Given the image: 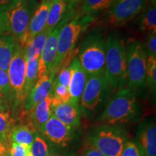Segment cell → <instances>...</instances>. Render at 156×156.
<instances>
[{"label":"cell","instance_id":"7a4b0ae2","mask_svg":"<svg viewBox=\"0 0 156 156\" xmlns=\"http://www.w3.org/2000/svg\"><path fill=\"white\" fill-rule=\"evenodd\" d=\"M140 111L136 93L127 87L118 90L109 99L98 122L107 125H116L132 122Z\"/></svg>","mask_w":156,"mask_h":156},{"label":"cell","instance_id":"52a82bcc","mask_svg":"<svg viewBox=\"0 0 156 156\" xmlns=\"http://www.w3.org/2000/svg\"><path fill=\"white\" fill-rule=\"evenodd\" d=\"M114 90L104 76L87 77L80 102L81 110L87 116H92L101 104L106 102Z\"/></svg>","mask_w":156,"mask_h":156},{"label":"cell","instance_id":"ba28073f","mask_svg":"<svg viewBox=\"0 0 156 156\" xmlns=\"http://www.w3.org/2000/svg\"><path fill=\"white\" fill-rule=\"evenodd\" d=\"M149 0H113L106 10L103 23L117 28L122 26L140 14L148 5Z\"/></svg>","mask_w":156,"mask_h":156},{"label":"cell","instance_id":"b9f144b4","mask_svg":"<svg viewBox=\"0 0 156 156\" xmlns=\"http://www.w3.org/2000/svg\"><path fill=\"white\" fill-rule=\"evenodd\" d=\"M66 2H70V3H73V2H75L78 1V0H64Z\"/></svg>","mask_w":156,"mask_h":156},{"label":"cell","instance_id":"f546056e","mask_svg":"<svg viewBox=\"0 0 156 156\" xmlns=\"http://www.w3.org/2000/svg\"><path fill=\"white\" fill-rule=\"evenodd\" d=\"M58 72L59 73H58L57 77L54 78V82L57 85L69 87L70 77H71V69H70L69 64L67 67L62 68Z\"/></svg>","mask_w":156,"mask_h":156},{"label":"cell","instance_id":"f35d334b","mask_svg":"<svg viewBox=\"0 0 156 156\" xmlns=\"http://www.w3.org/2000/svg\"><path fill=\"white\" fill-rule=\"evenodd\" d=\"M5 99L6 98L5 95L0 92V112H3L4 108H5Z\"/></svg>","mask_w":156,"mask_h":156},{"label":"cell","instance_id":"ac0fdd59","mask_svg":"<svg viewBox=\"0 0 156 156\" xmlns=\"http://www.w3.org/2000/svg\"><path fill=\"white\" fill-rule=\"evenodd\" d=\"M51 108L54 116L72 130L79 127L81 117L80 106L69 101L51 106Z\"/></svg>","mask_w":156,"mask_h":156},{"label":"cell","instance_id":"60d3db41","mask_svg":"<svg viewBox=\"0 0 156 156\" xmlns=\"http://www.w3.org/2000/svg\"><path fill=\"white\" fill-rule=\"evenodd\" d=\"M48 156H65V155H61V154H57V153H51V154H49Z\"/></svg>","mask_w":156,"mask_h":156},{"label":"cell","instance_id":"3957f363","mask_svg":"<svg viewBox=\"0 0 156 156\" xmlns=\"http://www.w3.org/2000/svg\"><path fill=\"white\" fill-rule=\"evenodd\" d=\"M77 57L87 77L104 76L106 44L100 31L93 30L85 37L78 47Z\"/></svg>","mask_w":156,"mask_h":156},{"label":"cell","instance_id":"8fae6325","mask_svg":"<svg viewBox=\"0 0 156 156\" xmlns=\"http://www.w3.org/2000/svg\"><path fill=\"white\" fill-rule=\"evenodd\" d=\"M65 23L66 18L56 25L48 35L38 59V79L51 70L55 61L57 49L58 36L60 29Z\"/></svg>","mask_w":156,"mask_h":156},{"label":"cell","instance_id":"cb8c5ba5","mask_svg":"<svg viewBox=\"0 0 156 156\" xmlns=\"http://www.w3.org/2000/svg\"><path fill=\"white\" fill-rule=\"evenodd\" d=\"M51 32V30L44 29L40 34L35 36L25 48H23L26 59L34 56H40L45 41Z\"/></svg>","mask_w":156,"mask_h":156},{"label":"cell","instance_id":"e575fe53","mask_svg":"<svg viewBox=\"0 0 156 156\" xmlns=\"http://www.w3.org/2000/svg\"><path fill=\"white\" fill-rule=\"evenodd\" d=\"M5 32H8L7 17L5 12L0 11V36Z\"/></svg>","mask_w":156,"mask_h":156},{"label":"cell","instance_id":"4316f807","mask_svg":"<svg viewBox=\"0 0 156 156\" xmlns=\"http://www.w3.org/2000/svg\"><path fill=\"white\" fill-rule=\"evenodd\" d=\"M146 65V85L155 95L156 89V57L147 56Z\"/></svg>","mask_w":156,"mask_h":156},{"label":"cell","instance_id":"277c9868","mask_svg":"<svg viewBox=\"0 0 156 156\" xmlns=\"http://www.w3.org/2000/svg\"><path fill=\"white\" fill-rule=\"evenodd\" d=\"M95 20L89 15H77L69 22L64 23L58 36L57 49L54 64L51 72L56 75L59 67L66 57L75 49V46L82 33Z\"/></svg>","mask_w":156,"mask_h":156},{"label":"cell","instance_id":"74e56055","mask_svg":"<svg viewBox=\"0 0 156 156\" xmlns=\"http://www.w3.org/2000/svg\"><path fill=\"white\" fill-rule=\"evenodd\" d=\"M15 2V0H0V11H6Z\"/></svg>","mask_w":156,"mask_h":156},{"label":"cell","instance_id":"4dcf8cb0","mask_svg":"<svg viewBox=\"0 0 156 156\" xmlns=\"http://www.w3.org/2000/svg\"><path fill=\"white\" fill-rule=\"evenodd\" d=\"M0 92L5 95L6 98L12 95L8 73L2 69H0Z\"/></svg>","mask_w":156,"mask_h":156},{"label":"cell","instance_id":"f1b7e54d","mask_svg":"<svg viewBox=\"0 0 156 156\" xmlns=\"http://www.w3.org/2000/svg\"><path fill=\"white\" fill-rule=\"evenodd\" d=\"M30 152L33 156H48V146L41 136L37 133L35 136L34 142L30 146Z\"/></svg>","mask_w":156,"mask_h":156},{"label":"cell","instance_id":"d6a6232c","mask_svg":"<svg viewBox=\"0 0 156 156\" xmlns=\"http://www.w3.org/2000/svg\"><path fill=\"white\" fill-rule=\"evenodd\" d=\"M143 47L146 55L156 57V34H149Z\"/></svg>","mask_w":156,"mask_h":156},{"label":"cell","instance_id":"d590c367","mask_svg":"<svg viewBox=\"0 0 156 156\" xmlns=\"http://www.w3.org/2000/svg\"><path fill=\"white\" fill-rule=\"evenodd\" d=\"M82 156H105L103 153H101L98 150L96 149L95 147L90 145L87 147L83 152Z\"/></svg>","mask_w":156,"mask_h":156},{"label":"cell","instance_id":"8d00e7d4","mask_svg":"<svg viewBox=\"0 0 156 156\" xmlns=\"http://www.w3.org/2000/svg\"><path fill=\"white\" fill-rule=\"evenodd\" d=\"M0 156H11L7 142L0 140Z\"/></svg>","mask_w":156,"mask_h":156},{"label":"cell","instance_id":"4fadbf2b","mask_svg":"<svg viewBox=\"0 0 156 156\" xmlns=\"http://www.w3.org/2000/svg\"><path fill=\"white\" fill-rule=\"evenodd\" d=\"M72 130L52 114L42 129L41 133L52 143L66 146L72 138Z\"/></svg>","mask_w":156,"mask_h":156},{"label":"cell","instance_id":"83f0119b","mask_svg":"<svg viewBox=\"0 0 156 156\" xmlns=\"http://www.w3.org/2000/svg\"><path fill=\"white\" fill-rule=\"evenodd\" d=\"M13 119L9 113L0 112V140L8 142L9 134L13 127Z\"/></svg>","mask_w":156,"mask_h":156},{"label":"cell","instance_id":"8992f818","mask_svg":"<svg viewBox=\"0 0 156 156\" xmlns=\"http://www.w3.org/2000/svg\"><path fill=\"white\" fill-rule=\"evenodd\" d=\"M37 7L36 0H15L5 11L7 20L8 32L18 41L23 42L29 23Z\"/></svg>","mask_w":156,"mask_h":156},{"label":"cell","instance_id":"30bf717a","mask_svg":"<svg viewBox=\"0 0 156 156\" xmlns=\"http://www.w3.org/2000/svg\"><path fill=\"white\" fill-rule=\"evenodd\" d=\"M91 142V145L105 156H121L125 145V138L119 129L101 126L95 131Z\"/></svg>","mask_w":156,"mask_h":156},{"label":"cell","instance_id":"6da1fadb","mask_svg":"<svg viewBox=\"0 0 156 156\" xmlns=\"http://www.w3.org/2000/svg\"><path fill=\"white\" fill-rule=\"evenodd\" d=\"M106 65L104 77L114 90L126 87L128 83L125 41L120 32L112 30L105 38Z\"/></svg>","mask_w":156,"mask_h":156},{"label":"cell","instance_id":"2e32d148","mask_svg":"<svg viewBox=\"0 0 156 156\" xmlns=\"http://www.w3.org/2000/svg\"><path fill=\"white\" fill-rule=\"evenodd\" d=\"M50 5L49 4L41 2L39 5L37 6L36 10L31 17L25 38L23 42L20 44L23 48H25L35 36L45 29Z\"/></svg>","mask_w":156,"mask_h":156},{"label":"cell","instance_id":"9c48e42d","mask_svg":"<svg viewBox=\"0 0 156 156\" xmlns=\"http://www.w3.org/2000/svg\"><path fill=\"white\" fill-rule=\"evenodd\" d=\"M25 71L26 58L25 56L24 48L17 41L7 70L11 93L17 104L25 102L28 96L25 93Z\"/></svg>","mask_w":156,"mask_h":156},{"label":"cell","instance_id":"484cf974","mask_svg":"<svg viewBox=\"0 0 156 156\" xmlns=\"http://www.w3.org/2000/svg\"><path fill=\"white\" fill-rule=\"evenodd\" d=\"M50 95L51 98V106L67 103L70 101V95L68 87L57 85L54 82H53V86Z\"/></svg>","mask_w":156,"mask_h":156},{"label":"cell","instance_id":"836d02e7","mask_svg":"<svg viewBox=\"0 0 156 156\" xmlns=\"http://www.w3.org/2000/svg\"><path fill=\"white\" fill-rule=\"evenodd\" d=\"M30 149V146L20 145L17 143H11L9 153L11 156H25Z\"/></svg>","mask_w":156,"mask_h":156},{"label":"cell","instance_id":"9a60e30c","mask_svg":"<svg viewBox=\"0 0 156 156\" xmlns=\"http://www.w3.org/2000/svg\"><path fill=\"white\" fill-rule=\"evenodd\" d=\"M71 77L68 89L70 95V102L80 106L83 90L86 85L87 77L80 64L77 56L69 64Z\"/></svg>","mask_w":156,"mask_h":156},{"label":"cell","instance_id":"7c38bea8","mask_svg":"<svg viewBox=\"0 0 156 156\" xmlns=\"http://www.w3.org/2000/svg\"><path fill=\"white\" fill-rule=\"evenodd\" d=\"M138 145L144 156H156V125L153 119H146L138 126Z\"/></svg>","mask_w":156,"mask_h":156},{"label":"cell","instance_id":"44dd1931","mask_svg":"<svg viewBox=\"0 0 156 156\" xmlns=\"http://www.w3.org/2000/svg\"><path fill=\"white\" fill-rule=\"evenodd\" d=\"M67 9V5L64 0H54L50 5L45 29L53 30L61 22Z\"/></svg>","mask_w":156,"mask_h":156},{"label":"cell","instance_id":"603a6c76","mask_svg":"<svg viewBox=\"0 0 156 156\" xmlns=\"http://www.w3.org/2000/svg\"><path fill=\"white\" fill-rule=\"evenodd\" d=\"M140 21V29L149 34H156V7L155 3L151 2L142 12Z\"/></svg>","mask_w":156,"mask_h":156},{"label":"cell","instance_id":"ab89813d","mask_svg":"<svg viewBox=\"0 0 156 156\" xmlns=\"http://www.w3.org/2000/svg\"><path fill=\"white\" fill-rule=\"evenodd\" d=\"M54 0H41V2H44V3H47V4H51L52 3V2H53Z\"/></svg>","mask_w":156,"mask_h":156},{"label":"cell","instance_id":"7402d4cb","mask_svg":"<svg viewBox=\"0 0 156 156\" xmlns=\"http://www.w3.org/2000/svg\"><path fill=\"white\" fill-rule=\"evenodd\" d=\"M112 2L113 0H83L80 15L95 17V15L106 11Z\"/></svg>","mask_w":156,"mask_h":156},{"label":"cell","instance_id":"d4e9b609","mask_svg":"<svg viewBox=\"0 0 156 156\" xmlns=\"http://www.w3.org/2000/svg\"><path fill=\"white\" fill-rule=\"evenodd\" d=\"M38 59L39 56H34L26 59L25 93L27 95L38 80Z\"/></svg>","mask_w":156,"mask_h":156},{"label":"cell","instance_id":"ffe728a7","mask_svg":"<svg viewBox=\"0 0 156 156\" xmlns=\"http://www.w3.org/2000/svg\"><path fill=\"white\" fill-rule=\"evenodd\" d=\"M37 132L28 125H17L12 128L9 134V140L11 143L31 146Z\"/></svg>","mask_w":156,"mask_h":156},{"label":"cell","instance_id":"d6986e66","mask_svg":"<svg viewBox=\"0 0 156 156\" xmlns=\"http://www.w3.org/2000/svg\"><path fill=\"white\" fill-rule=\"evenodd\" d=\"M17 42L12 35L0 36V69L7 72Z\"/></svg>","mask_w":156,"mask_h":156},{"label":"cell","instance_id":"5b68a950","mask_svg":"<svg viewBox=\"0 0 156 156\" xmlns=\"http://www.w3.org/2000/svg\"><path fill=\"white\" fill-rule=\"evenodd\" d=\"M128 83L126 87L136 93L146 85L147 55L143 45L136 39L125 43Z\"/></svg>","mask_w":156,"mask_h":156},{"label":"cell","instance_id":"7bdbcfd3","mask_svg":"<svg viewBox=\"0 0 156 156\" xmlns=\"http://www.w3.org/2000/svg\"><path fill=\"white\" fill-rule=\"evenodd\" d=\"M25 156H33L32 154H31V152H30V149L29 150V151H28V153H27L26 155H25Z\"/></svg>","mask_w":156,"mask_h":156},{"label":"cell","instance_id":"5bb4252c","mask_svg":"<svg viewBox=\"0 0 156 156\" xmlns=\"http://www.w3.org/2000/svg\"><path fill=\"white\" fill-rule=\"evenodd\" d=\"M54 78L55 75L50 71L37 80L25 99L24 105L25 112L30 110L38 103L49 96L51 92Z\"/></svg>","mask_w":156,"mask_h":156},{"label":"cell","instance_id":"1f68e13d","mask_svg":"<svg viewBox=\"0 0 156 156\" xmlns=\"http://www.w3.org/2000/svg\"><path fill=\"white\" fill-rule=\"evenodd\" d=\"M121 156H144V155L137 143L129 141L124 145Z\"/></svg>","mask_w":156,"mask_h":156},{"label":"cell","instance_id":"e0dca14e","mask_svg":"<svg viewBox=\"0 0 156 156\" xmlns=\"http://www.w3.org/2000/svg\"><path fill=\"white\" fill-rule=\"evenodd\" d=\"M26 112L28 113L29 118L28 125L36 132H41L46 122L53 114L51 95Z\"/></svg>","mask_w":156,"mask_h":156},{"label":"cell","instance_id":"ee69618b","mask_svg":"<svg viewBox=\"0 0 156 156\" xmlns=\"http://www.w3.org/2000/svg\"><path fill=\"white\" fill-rule=\"evenodd\" d=\"M151 2L153 3H155V0H151Z\"/></svg>","mask_w":156,"mask_h":156}]
</instances>
